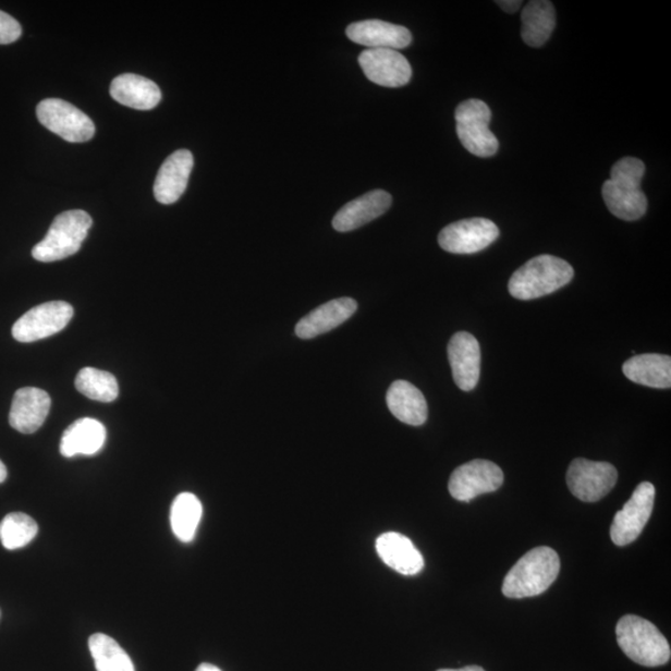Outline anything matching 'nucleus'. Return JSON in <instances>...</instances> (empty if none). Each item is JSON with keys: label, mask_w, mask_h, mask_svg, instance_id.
<instances>
[{"label": "nucleus", "mask_w": 671, "mask_h": 671, "mask_svg": "<svg viewBox=\"0 0 671 671\" xmlns=\"http://www.w3.org/2000/svg\"><path fill=\"white\" fill-rule=\"evenodd\" d=\"M646 164L635 157H624L611 171V179L605 182L602 194L611 213L626 222H634L647 213L648 199L640 188Z\"/></svg>", "instance_id": "nucleus-1"}, {"label": "nucleus", "mask_w": 671, "mask_h": 671, "mask_svg": "<svg viewBox=\"0 0 671 671\" xmlns=\"http://www.w3.org/2000/svg\"><path fill=\"white\" fill-rule=\"evenodd\" d=\"M561 562L551 547L528 551L512 568L502 584V595L521 599L540 596L558 580Z\"/></svg>", "instance_id": "nucleus-2"}, {"label": "nucleus", "mask_w": 671, "mask_h": 671, "mask_svg": "<svg viewBox=\"0 0 671 671\" xmlns=\"http://www.w3.org/2000/svg\"><path fill=\"white\" fill-rule=\"evenodd\" d=\"M575 270L553 255H538L514 272L509 282L512 297L535 300L570 284Z\"/></svg>", "instance_id": "nucleus-3"}, {"label": "nucleus", "mask_w": 671, "mask_h": 671, "mask_svg": "<svg viewBox=\"0 0 671 671\" xmlns=\"http://www.w3.org/2000/svg\"><path fill=\"white\" fill-rule=\"evenodd\" d=\"M617 642L634 663L656 668L671 658L669 642L651 622L638 615H624L615 626Z\"/></svg>", "instance_id": "nucleus-4"}, {"label": "nucleus", "mask_w": 671, "mask_h": 671, "mask_svg": "<svg viewBox=\"0 0 671 671\" xmlns=\"http://www.w3.org/2000/svg\"><path fill=\"white\" fill-rule=\"evenodd\" d=\"M93 219L84 210H68L52 222L48 234L34 246L32 255L40 263H52L69 258L81 251Z\"/></svg>", "instance_id": "nucleus-5"}, {"label": "nucleus", "mask_w": 671, "mask_h": 671, "mask_svg": "<svg viewBox=\"0 0 671 671\" xmlns=\"http://www.w3.org/2000/svg\"><path fill=\"white\" fill-rule=\"evenodd\" d=\"M456 134L462 145L472 155L481 158L496 156L499 139L489 129L491 110L478 99L462 102L455 110Z\"/></svg>", "instance_id": "nucleus-6"}, {"label": "nucleus", "mask_w": 671, "mask_h": 671, "mask_svg": "<svg viewBox=\"0 0 671 671\" xmlns=\"http://www.w3.org/2000/svg\"><path fill=\"white\" fill-rule=\"evenodd\" d=\"M38 120L52 134L72 144L87 143L95 136V123L74 105L60 99H47L37 108Z\"/></svg>", "instance_id": "nucleus-7"}, {"label": "nucleus", "mask_w": 671, "mask_h": 671, "mask_svg": "<svg viewBox=\"0 0 671 671\" xmlns=\"http://www.w3.org/2000/svg\"><path fill=\"white\" fill-rule=\"evenodd\" d=\"M655 485L648 481L639 484L631 499L614 516L611 526V538L614 545L629 546L637 540L648 524L652 509H655Z\"/></svg>", "instance_id": "nucleus-8"}, {"label": "nucleus", "mask_w": 671, "mask_h": 671, "mask_svg": "<svg viewBox=\"0 0 671 671\" xmlns=\"http://www.w3.org/2000/svg\"><path fill=\"white\" fill-rule=\"evenodd\" d=\"M74 308L64 302H51L35 306L13 326V338L17 342L30 343L50 338L63 331L72 321Z\"/></svg>", "instance_id": "nucleus-9"}, {"label": "nucleus", "mask_w": 671, "mask_h": 671, "mask_svg": "<svg viewBox=\"0 0 671 671\" xmlns=\"http://www.w3.org/2000/svg\"><path fill=\"white\" fill-rule=\"evenodd\" d=\"M500 235L496 223L487 218H471L449 224L440 232V248L452 254L469 255L487 249Z\"/></svg>", "instance_id": "nucleus-10"}, {"label": "nucleus", "mask_w": 671, "mask_h": 671, "mask_svg": "<svg viewBox=\"0 0 671 671\" xmlns=\"http://www.w3.org/2000/svg\"><path fill=\"white\" fill-rule=\"evenodd\" d=\"M566 480L570 491L577 499L596 502L615 487L618 472L612 464L578 457L571 463Z\"/></svg>", "instance_id": "nucleus-11"}, {"label": "nucleus", "mask_w": 671, "mask_h": 671, "mask_svg": "<svg viewBox=\"0 0 671 671\" xmlns=\"http://www.w3.org/2000/svg\"><path fill=\"white\" fill-rule=\"evenodd\" d=\"M503 484V473L496 463L476 459L454 471L449 480V492L457 501L469 502L483 493L497 491Z\"/></svg>", "instance_id": "nucleus-12"}, {"label": "nucleus", "mask_w": 671, "mask_h": 671, "mask_svg": "<svg viewBox=\"0 0 671 671\" xmlns=\"http://www.w3.org/2000/svg\"><path fill=\"white\" fill-rule=\"evenodd\" d=\"M358 63L369 82L385 87H402L412 78L410 61L393 49H366Z\"/></svg>", "instance_id": "nucleus-13"}, {"label": "nucleus", "mask_w": 671, "mask_h": 671, "mask_svg": "<svg viewBox=\"0 0 671 671\" xmlns=\"http://www.w3.org/2000/svg\"><path fill=\"white\" fill-rule=\"evenodd\" d=\"M448 358L455 385L462 391H473L480 378L481 352L478 340L469 332L455 333L448 344Z\"/></svg>", "instance_id": "nucleus-14"}, {"label": "nucleus", "mask_w": 671, "mask_h": 671, "mask_svg": "<svg viewBox=\"0 0 671 671\" xmlns=\"http://www.w3.org/2000/svg\"><path fill=\"white\" fill-rule=\"evenodd\" d=\"M51 407L50 395L39 388L25 387L14 394L9 424L22 435H33L47 420Z\"/></svg>", "instance_id": "nucleus-15"}, {"label": "nucleus", "mask_w": 671, "mask_h": 671, "mask_svg": "<svg viewBox=\"0 0 671 671\" xmlns=\"http://www.w3.org/2000/svg\"><path fill=\"white\" fill-rule=\"evenodd\" d=\"M346 34L351 41L367 49L399 50L412 42V33L405 26L378 20L353 23Z\"/></svg>", "instance_id": "nucleus-16"}, {"label": "nucleus", "mask_w": 671, "mask_h": 671, "mask_svg": "<svg viewBox=\"0 0 671 671\" xmlns=\"http://www.w3.org/2000/svg\"><path fill=\"white\" fill-rule=\"evenodd\" d=\"M392 206V197L386 191L368 192L344 205L333 217L334 231L346 233L373 222Z\"/></svg>", "instance_id": "nucleus-17"}, {"label": "nucleus", "mask_w": 671, "mask_h": 671, "mask_svg": "<svg viewBox=\"0 0 671 671\" xmlns=\"http://www.w3.org/2000/svg\"><path fill=\"white\" fill-rule=\"evenodd\" d=\"M193 166L194 158L188 149H180L167 158L154 185L155 197L161 205H173L182 197L187 190Z\"/></svg>", "instance_id": "nucleus-18"}, {"label": "nucleus", "mask_w": 671, "mask_h": 671, "mask_svg": "<svg viewBox=\"0 0 671 671\" xmlns=\"http://www.w3.org/2000/svg\"><path fill=\"white\" fill-rule=\"evenodd\" d=\"M357 303L351 297H341L326 303L303 317L296 325L297 338L310 340L346 322L357 312Z\"/></svg>", "instance_id": "nucleus-19"}, {"label": "nucleus", "mask_w": 671, "mask_h": 671, "mask_svg": "<svg viewBox=\"0 0 671 671\" xmlns=\"http://www.w3.org/2000/svg\"><path fill=\"white\" fill-rule=\"evenodd\" d=\"M376 550L388 568L404 576H414L424 568V559L407 536L387 533L377 538Z\"/></svg>", "instance_id": "nucleus-20"}, {"label": "nucleus", "mask_w": 671, "mask_h": 671, "mask_svg": "<svg viewBox=\"0 0 671 671\" xmlns=\"http://www.w3.org/2000/svg\"><path fill=\"white\" fill-rule=\"evenodd\" d=\"M113 100L135 110H152L162 100V93L149 78L135 75L122 74L110 86Z\"/></svg>", "instance_id": "nucleus-21"}, {"label": "nucleus", "mask_w": 671, "mask_h": 671, "mask_svg": "<svg viewBox=\"0 0 671 671\" xmlns=\"http://www.w3.org/2000/svg\"><path fill=\"white\" fill-rule=\"evenodd\" d=\"M387 405L393 416L408 426L419 427L428 419L426 396L407 381H395L387 392Z\"/></svg>", "instance_id": "nucleus-22"}, {"label": "nucleus", "mask_w": 671, "mask_h": 671, "mask_svg": "<svg viewBox=\"0 0 671 671\" xmlns=\"http://www.w3.org/2000/svg\"><path fill=\"white\" fill-rule=\"evenodd\" d=\"M106 441V428L99 420L82 418L72 424L60 441V453L65 457L95 455Z\"/></svg>", "instance_id": "nucleus-23"}, {"label": "nucleus", "mask_w": 671, "mask_h": 671, "mask_svg": "<svg viewBox=\"0 0 671 671\" xmlns=\"http://www.w3.org/2000/svg\"><path fill=\"white\" fill-rule=\"evenodd\" d=\"M623 374L632 382L669 390L671 387V358L657 353L634 356L623 365Z\"/></svg>", "instance_id": "nucleus-24"}, {"label": "nucleus", "mask_w": 671, "mask_h": 671, "mask_svg": "<svg viewBox=\"0 0 671 671\" xmlns=\"http://www.w3.org/2000/svg\"><path fill=\"white\" fill-rule=\"evenodd\" d=\"M521 37L528 47L541 48L551 38L556 28L554 7L547 0H533L525 8Z\"/></svg>", "instance_id": "nucleus-25"}, {"label": "nucleus", "mask_w": 671, "mask_h": 671, "mask_svg": "<svg viewBox=\"0 0 671 671\" xmlns=\"http://www.w3.org/2000/svg\"><path fill=\"white\" fill-rule=\"evenodd\" d=\"M203 515L199 499L191 492H182L171 508L172 532L180 541L188 544L196 537Z\"/></svg>", "instance_id": "nucleus-26"}, {"label": "nucleus", "mask_w": 671, "mask_h": 671, "mask_svg": "<svg viewBox=\"0 0 671 671\" xmlns=\"http://www.w3.org/2000/svg\"><path fill=\"white\" fill-rule=\"evenodd\" d=\"M97 671H135L127 652L109 635L97 633L88 639Z\"/></svg>", "instance_id": "nucleus-27"}, {"label": "nucleus", "mask_w": 671, "mask_h": 671, "mask_svg": "<svg viewBox=\"0 0 671 671\" xmlns=\"http://www.w3.org/2000/svg\"><path fill=\"white\" fill-rule=\"evenodd\" d=\"M75 386L78 392L96 402L111 403L119 396L118 379L106 370L85 367L78 373Z\"/></svg>", "instance_id": "nucleus-28"}, {"label": "nucleus", "mask_w": 671, "mask_h": 671, "mask_svg": "<svg viewBox=\"0 0 671 671\" xmlns=\"http://www.w3.org/2000/svg\"><path fill=\"white\" fill-rule=\"evenodd\" d=\"M39 527L35 520L23 512H12L0 523V541L7 550L22 549L38 535Z\"/></svg>", "instance_id": "nucleus-29"}, {"label": "nucleus", "mask_w": 671, "mask_h": 671, "mask_svg": "<svg viewBox=\"0 0 671 671\" xmlns=\"http://www.w3.org/2000/svg\"><path fill=\"white\" fill-rule=\"evenodd\" d=\"M22 26L12 15L0 11V46H7L21 38Z\"/></svg>", "instance_id": "nucleus-30"}, {"label": "nucleus", "mask_w": 671, "mask_h": 671, "mask_svg": "<svg viewBox=\"0 0 671 671\" xmlns=\"http://www.w3.org/2000/svg\"><path fill=\"white\" fill-rule=\"evenodd\" d=\"M497 4L509 14H514L518 11L520 7L523 5V2H517V0H499Z\"/></svg>", "instance_id": "nucleus-31"}, {"label": "nucleus", "mask_w": 671, "mask_h": 671, "mask_svg": "<svg viewBox=\"0 0 671 671\" xmlns=\"http://www.w3.org/2000/svg\"><path fill=\"white\" fill-rule=\"evenodd\" d=\"M438 671H487L479 666H469L461 669H439Z\"/></svg>", "instance_id": "nucleus-32"}, {"label": "nucleus", "mask_w": 671, "mask_h": 671, "mask_svg": "<svg viewBox=\"0 0 671 671\" xmlns=\"http://www.w3.org/2000/svg\"><path fill=\"white\" fill-rule=\"evenodd\" d=\"M8 472L4 463L0 461V484L7 480Z\"/></svg>", "instance_id": "nucleus-33"}, {"label": "nucleus", "mask_w": 671, "mask_h": 671, "mask_svg": "<svg viewBox=\"0 0 671 671\" xmlns=\"http://www.w3.org/2000/svg\"><path fill=\"white\" fill-rule=\"evenodd\" d=\"M196 671H222V670H220L216 666L205 663V664H200Z\"/></svg>", "instance_id": "nucleus-34"}]
</instances>
